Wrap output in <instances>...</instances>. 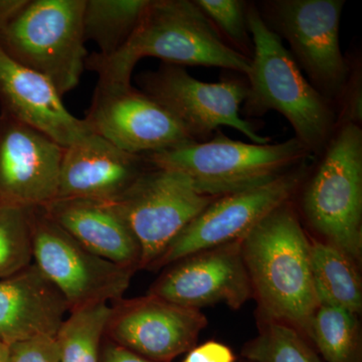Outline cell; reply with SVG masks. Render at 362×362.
Instances as JSON below:
<instances>
[{
    "label": "cell",
    "mask_w": 362,
    "mask_h": 362,
    "mask_svg": "<svg viewBox=\"0 0 362 362\" xmlns=\"http://www.w3.org/2000/svg\"><path fill=\"white\" fill-rule=\"evenodd\" d=\"M33 263V209H0V280Z\"/></svg>",
    "instance_id": "d4e9b609"
},
{
    "label": "cell",
    "mask_w": 362,
    "mask_h": 362,
    "mask_svg": "<svg viewBox=\"0 0 362 362\" xmlns=\"http://www.w3.org/2000/svg\"><path fill=\"white\" fill-rule=\"evenodd\" d=\"M150 0H85L83 28L86 42L99 47L102 57L122 49L132 37Z\"/></svg>",
    "instance_id": "44dd1931"
},
{
    "label": "cell",
    "mask_w": 362,
    "mask_h": 362,
    "mask_svg": "<svg viewBox=\"0 0 362 362\" xmlns=\"http://www.w3.org/2000/svg\"><path fill=\"white\" fill-rule=\"evenodd\" d=\"M223 40L251 59L252 42L247 26V4L242 0H194Z\"/></svg>",
    "instance_id": "484cf974"
},
{
    "label": "cell",
    "mask_w": 362,
    "mask_h": 362,
    "mask_svg": "<svg viewBox=\"0 0 362 362\" xmlns=\"http://www.w3.org/2000/svg\"><path fill=\"white\" fill-rule=\"evenodd\" d=\"M148 168L144 156L90 133L65 148L57 199L116 202Z\"/></svg>",
    "instance_id": "e0dca14e"
},
{
    "label": "cell",
    "mask_w": 362,
    "mask_h": 362,
    "mask_svg": "<svg viewBox=\"0 0 362 362\" xmlns=\"http://www.w3.org/2000/svg\"><path fill=\"white\" fill-rule=\"evenodd\" d=\"M101 362H156L150 361L119 346L105 337L101 350Z\"/></svg>",
    "instance_id": "f1b7e54d"
},
{
    "label": "cell",
    "mask_w": 362,
    "mask_h": 362,
    "mask_svg": "<svg viewBox=\"0 0 362 362\" xmlns=\"http://www.w3.org/2000/svg\"><path fill=\"white\" fill-rule=\"evenodd\" d=\"M0 112V115L40 131L65 148L93 133L84 119L71 115L47 78L16 63L1 47Z\"/></svg>",
    "instance_id": "2e32d148"
},
{
    "label": "cell",
    "mask_w": 362,
    "mask_h": 362,
    "mask_svg": "<svg viewBox=\"0 0 362 362\" xmlns=\"http://www.w3.org/2000/svg\"><path fill=\"white\" fill-rule=\"evenodd\" d=\"M65 147L0 115V209L47 206L58 197Z\"/></svg>",
    "instance_id": "5bb4252c"
},
{
    "label": "cell",
    "mask_w": 362,
    "mask_h": 362,
    "mask_svg": "<svg viewBox=\"0 0 362 362\" xmlns=\"http://www.w3.org/2000/svg\"><path fill=\"white\" fill-rule=\"evenodd\" d=\"M312 282L317 302L356 314L362 310L358 263L338 247L310 238Z\"/></svg>",
    "instance_id": "ffe728a7"
},
{
    "label": "cell",
    "mask_w": 362,
    "mask_h": 362,
    "mask_svg": "<svg viewBox=\"0 0 362 362\" xmlns=\"http://www.w3.org/2000/svg\"><path fill=\"white\" fill-rule=\"evenodd\" d=\"M305 180L301 209L311 228L357 263L362 258V130L338 123ZM308 176V175H307Z\"/></svg>",
    "instance_id": "5b68a950"
},
{
    "label": "cell",
    "mask_w": 362,
    "mask_h": 362,
    "mask_svg": "<svg viewBox=\"0 0 362 362\" xmlns=\"http://www.w3.org/2000/svg\"><path fill=\"white\" fill-rule=\"evenodd\" d=\"M206 325L197 309L148 293L113 302L105 337L150 361L171 362L194 349Z\"/></svg>",
    "instance_id": "4fadbf2b"
},
{
    "label": "cell",
    "mask_w": 362,
    "mask_h": 362,
    "mask_svg": "<svg viewBox=\"0 0 362 362\" xmlns=\"http://www.w3.org/2000/svg\"><path fill=\"white\" fill-rule=\"evenodd\" d=\"M214 199L197 192L182 173L149 164L114 202L141 249L140 270H150L185 226Z\"/></svg>",
    "instance_id": "30bf717a"
},
{
    "label": "cell",
    "mask_w": 362,
    "mask_h": 362,
    "mask_svg": "<svg viewBox=\"0 0 362 362\" xmlns=\"http://www.w3.org/2000/svg\"><path fill=\"white\" fill-rule=\"evenodd\" d=\"M304 337L325 362H362L358 314L319 305Z\"/></svg>",
    "instance_id": "7402d4cb"
},
{
    "label": "cell",
    "mask_w": 362,
    "mask_h": 362,
    "mask_svg": "<svg viewBox=\"0 0 362 362\" xmlns=\"http://www.w3.org/2000/svg\"><path fill=\"white\" fill-rule=\"evenodd\" d=\"M84 120L93 133L135 156L195 141L170 112L132 85H97Z\"/></svg>",
    "instance_id": "7c38bea8"
},
{
    "label": "cell",
    "mask_w": 362,
    "mask_h": 362,
    "mask_svg": "<svg viewBox=\"0 0 362 362\" xmlns=\"http://www.w3.org/2000/svg\"><path fill=\"white\" fill-rule=\"evenodd\" d=\"M152 57L175 66L225 69L249 75L251 59L223 40L194 0H150L139 25L122 49L109 57L98 52L86 68L100 86L128 87L136 64Z\"/></svg>",
    "instance_id": "6da1fadb"
},
{
    "label": "cell",
    "mask_w": 362,
    "mask_h": 362,
    "mask_svg": "<svg viewBox=\"0 0 362 362\" xmlns=\"http://www.w3.org/2000/svg\"><path fill=\"white\" fill-rule=\"evenodd\" d=\"M69 311L62 293L33 263L0 280V340L7 345L56 337Z\"/></svg>",
    "instance_id": "ac0fdd59"
},
{
    "label": "cell",
    "mask_w": 362,
    "mask_h": 362,
    "mask_svg": "<svg viewBox=\"0 0 362 362\" xmlns=\"http://www.w3.org/2000/svg\"><path fill=\"white\" fill-rule=\"evenodd\" d=\"M233 350L223 343L207 341L195 346L187 352L182 362H235Z\"/></svg>",
    "instance_id": "83f0119b"
},
{
    "label": "cell",
    "mask_w": 362,
    "mask_h": 362,
    "mask_svg": "<svg viewBox=\"0 0 362 362\" xmlns=\"http://www.w3.org/2000/svg\"><path fill=\"white\" fill-rule=\"evenodd\" d=\"M8 362H61L54 337H37L9 345Z\"/></svg>",
    "instance_id": "4316f807"
},
{
    "label": "cell",
    "mask_w": 362,
    "mask_h": 362,
    "mask_svg": "<svg viewBox=\"0 0 362 362\" xmlns=\"http://www.w3.org/2000/svg\"><path fill=\"white\" fill-rule=\"evenodd\" d=\"M45 213L83 247L117 265L139 271L141 249L114 202L57 199Z\"/></svg>",
    "instance_id": "d6986e66"
},
{
    "label": "cell",
    "mask_w": 362,
    "mask_h": 362,
    "mask_svg": "<svg viewBox=\"0 0 362 362\" xmlns=\"http://www.w3.org/2000/svg\"><path fill=\"white\" fill-rule=\"evenodd\" d=\"M110 314L108 303L89 305L69 312L54 337L61 362H101Z\"/></svg>",
    "instance_id": "603a6c76"
},
{
    "label": "cell",
    "mask_w": 362,
    "mask_h": 362,
    "mask_svg": "<svg viewBox=\"0 0 362 362\" xmlns=\"http://www.w3.org/2000/svg\"><path fill=\"white\" fill-rule=\"evenodd\" d=\"M344 6V0H273L259 9L266 25L289 44L290 54L310 84L334 106L351 75L340 47Z\"/></svg>",
    "instance_id": "52a82bcc"
},
{
    "label": "cell",
    "mask_w": 362,
    "mask_h": 362,
    "mask_svg": "<svg viewBox=\"0 0 362 362\" xmlns=\"http://www.w3.org/2000/svg\"><path fill=\"white\" fill-rule=\"evenodd\" d=\"M168 267L149 294L197 310L216 303L238 310L252 298L240 240L194 252Z\"/></svg>",
    "instance_id": "9a60e30c"
},
{
    "label": "cell",
    "mask_w": 362,
    "mask_h": 362,
    "mask_svg": "<svg viewBox=\"0 0 362 362\" xmlns=\"http://www.w3.org/2000/svg\"><path fill=\"white\" fill-rule=\"evenodd\" d=\"M240 246L261 318L287 324L304 335L319 304L312 282L310 238L292 202L257 223Z\"/></svg>",
    "instance_id": "7a4b0ae2"
},
{
    "label": "cell",
    "mask_w": 362,
    "mask_h": 362,
    "mask_svg": "<svg viewBox=\"0 0 362 362\" xmlns=\"http://www.w3.org/2000/svg\"><path fill=\"white\" fill-rule=\"evenodd\" d=\"M33 264L65 298L69 312L123 298L135 271L97 256L33 209Z\"/></svg>",
    "instance_id": "ba28073f"
},
{
    "label": "cell",
    "mask_w": 362,
    "mask_h": 362,
    "mask_svg": "<svg viewBox=\"0 0 362 362\" xmlns=\"http://www.w3.org/2000/svg\"><path fill=\"white\" fill-rule=\"evenodd\" d=\"M84 6L85 0H28L0 33V47L63 97L77 87L86 68Z\"/></svg>",
    "instance_id": "8992f818"
},
{
    "label": "cell",
    "mask_w": 362,
    "mask_h": 362,
    "mask_svg": "<svg viewBox=\"0 0 362 362\" xmlns=\"http://www.w3.org/2000/svg\"><path fill=\"white\" fill-rule=\"evenodd\" d=\"M247 21L254 47L244 102L247 115L278 112L291 124L295 138L307 151L320 156L337 129V108L304 77L256 4H247Z\"/></svg>",
    "instance_id": "3957f363"
},
{
    "label": "cell",
    "mask_w": 362,
    "mask_h": 362,
    "mask_svg": "<svg viewBox=\"0 0 362 362\" xmlns=\"http://www.w3.org/2000/svg\"><path fill=\"white\" fill-rule=\"evenodd\" d=\"M310 156L295 137L274 144H255L218 132L206 141L185 143L144 158L150 165L182 173L197 192L216 199L270 182Z\"/></svg>",
    "instance_id": "277c9868"
},
{
    "label": "cell",
    "mask_w": 362,
    "mask_h": 362,
    "mask_svg": "<svg viewBox=\"0 0 362 362\" xmlns=\"http://www.w3.org/2000/svg\"><path fill=\"white\" fill-rule=\"evenodd\" d=\"M308 175L305 162L259 187L223 195L190 221L150 270L164 268L194 252L242 240L257 223L292 201Z\"/></svg>",
    "instance_id": "8fae6325"
},
{
    "label": "cell",
    "mask_w": 362,
    "mask_h": 362,
    "mask_svg": "<svg viewBox=\"0 0 362 362\" xmlns=\"http://www.w3.org/2000/svg\"><path fill=\"white\" fill-rule=\"evenodd\" d=\"M28 0H0V33L28 4Z\"/></svg>",
    "instance_id": "f546056e"
},
{
    "label": "cell",
    "mask_w": 362,
    "mask_h": 362,
    "mask_svg": "<svg viewBox=\"0 0 362 362\" xmlns=\"http://www.w3.org/2000/svg\"><path fill=\"white\" fill-rule=\"evenodd\" d=\"M240 354L247 362H322L299 331L263 318L258 337L246 343Z\"/></svg>",
    "instance_id": "cb8c5ba5"
},
{
    "label": "cell",
    "mask_w": 362,
    "mask_h": 362,
    "mask_svg": "<svg viewBox=\"0 0 362 362\" xmlns=\"http://www.w3.org/2000/svg\"><path fill=\"white\" fill-rule=\"evenodd\" d=\"M137 82L142 92L170 112L195 141H206L214 131L226 126L255 144L270 143V138L259 135L255 124L240 115L247 83L235 78L202 82L182 66L164 63L156 71L141 74Z\"/></svg>",
    "instance_id": "9c48e42d"
},
{
    "label": "cell",
    "mask_w": 362,
    "mask_h": 362,
    "mask_svg": "<svg viewBox=\"0 0 362 362\" xmlns=\"http://www.w3.org/2000/svg\"><path fill=\"white\" fill-rule=\"evenodd\" d=\"M9 345L0 340V362H8Z\"/></svg>",
    "instance_id": "4dcf8cb0"
}]
</instances>
